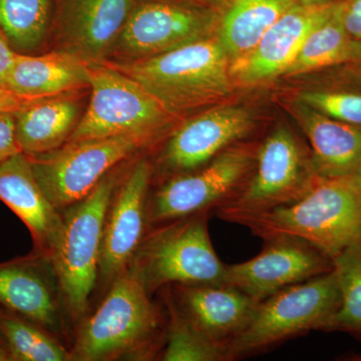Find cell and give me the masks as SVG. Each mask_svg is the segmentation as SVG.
Wrapping results in <instances>:
<instances>
[{
    "label": "cell",
    "instance_id": "cell-31",
    "mask_svg": "<svg viewBox=\"0 0 361 361\" xmlns=\"http://www.w3.org/2000/svg\"><path fill=\"white\" fill-rule=\"evenodd\" d=\"M341 14L349 37L361 42V0H341Z\"/></svg>",
    "mask_w": 361,
    "mask_h": 361
},
{
    "label": "cell",
    "instance_id": "cell-15",
    "mask_svg": "<svg viewBox=\"0 0 361 361\" xmlns=\"http://www.w3.org/2000/svg\"><path fill=\"white\" fill-rule=\"evenodd\" d=\"M254 123L244 106H217L183 123L171 135L161 160L173 173L197 170L245 137Z\"/></svg>",
    "mask_w": 361,
    "mask_h": 361
},
{
    "label": "cell",
    "instance_id": "cell-13",
    "mask_svg": "<svg viewBox=\"0 0 361 361\" xmlns=\"http://www.w3.org/2000/svg\"><path fill=\"white\" fill-rule=\"evenodd\" d=\"M216 25V14L209 9L149 2L130 13L116 42L130 61H137L208 39Z\"/></svg>",
    "mask_w": 361,
    "mask_h": 361
},
{
    "label": "cell",
    "instance_id": "cell-38",
    "mask_svg": "<svg viewBox=\"0 0 361 361\" xmlns=\"http://www.w3.org/2000/svg\"><path fill=\"white\" fill-rule=\"evenodd\" d=\"M205 1H215V0H205Z\"/></svg>",
    "mask_w": 361,
    "mask_h": 361
},
{
    "label": "cell",
    "instance_id": "cell-5",
    "mask_svg": "<svg viewBox=\"0 0 361 361\" xmlns=\"http://www.w3.org/2000/svg\"><path fill=\"white\" fill-rule=\"evenodd\" d=\"M341 303L334 269L276 292L258 303L248 326L230 343V360L264 353L312 330L323 331Z\"/></svg>",
    "mask_w": 361,
    "mask_h": 361
},
{
    "label": "cell",
    "instance_id": "cell-16",
    "mask_svg": "<svg viewBox=\"0 0 361 361\" xmlns=\"http://www.w3.org/2000/svg\"><path fill=\"white\" fill-rule=\"evenodd\" d=\"M175 303L202 334L229 348L250 323L258 302L228 284L176 285Z\"/></svg>",
    "mask_w": 361,
    "mask_h": 361
},
{
    "label": "cell",
    "instance_id": "cell-6",
    "mask_svg": "<svg viewBox=\"0 0 361 361\" xmlns=\"http://www.w3.org/2000/svg\"><path fill=\"white\" fill-rule=\"evenodd\" d=\"M158 310L141 279L128 267L78 332L71 360H114L146 348L160 329Z\"/></svg>",
    "mask_w": 361,
    "mask_h": 361
},
{
    "label": "cell",
    "instance_id": "cell-34",
    "mask_svg": "<svg viewBox=\"0 0 361 361\" xmlns=\"http://www.w3.org/2000/svg\"><path fill=\"white\" fill-rule=\"evenodd\" d=\"M8 360H11V356H9L8 350H7L4 342L0 341V361Z\"/></svg>",
    "mask_w": 361,
    "mask_h": 361
},
{
    "label": "cell",
    "instance_id": "cell-26",
    "mask_svg": "<svg viewBox=\"0 0 361 361\" xmlns=\"http://www.w3.org/2000/svg\"><path fill=\"white\" fill-rule=\"evenodd\" d=\"M341 303L324 332H343L361 343V240L334 259Z\"/></svg>",
    "mask_w": 361,
    "mask_h": 361
},
{
    "label": "cell",
    "instance_id": "cell-2",
    "mask_svg": "<svg viewBox=\"0 0 361 361\" xmlns=\"http://www.w3.org/2000/svg\"><path fill=\"white\" fill-rule=\"evenodd\" d=\"M231 61L217 37L174 51L115 65L145 87L171 114L220 103L233 90Z\"/></svg>",
    "mask_w": 361,
    "mask_h": 361
},
{
    "label": "cell",
    "instance_id": "cell-21",
    "mask_svg": "<svg viewBox=\"0 0 361 361\" xmlns=\"http://www.w3.org/2000/svg\"><path fill=\"white\" fill-rule=\"evenodd\" d=\"M0 308L44 329L61 323L54 289L35 258L0 263Z\"/></svg>",
    "mask_w": 361,
    "mask_h": 361
},
{
    "label": "cell",
    "instance_id": "cell-22",
    "mask_svg": "<svg viewBox=\"0 0 361 361\" xmlns=\"http://www.w3.org/2000/svg\"><path fill=\"white\" fill-rule=\"evenodd\" d=\"M14 116L21 151L26 155H39L68 142L78 123V106L63 94L37 99Z\"/></svg>",
    "mask_w": 361,
    "mask_h": 361
},
{
    "label": "cell",
    "instance_id": "cell-28",
    "mask_svg": "<svg viewBox=\"0 0 361 361\" xmlns=\"http://www.w3.org/2000/svg\"><path fill=\"white\" fill-rule=\"evenodd\" d=\"M51 0H0V30L20 49H32L44 39Z\"/></svg>",
    "mask_w": 361,
    "mask_h": 361
},
{
    "label": "cell",
    "instance_id": "cell-1",
    "mask_svg": "<svg viewBox=\"0 0 361 361\" xmlns=\"http://www.w3.org/2000/svg\"><path fill=\"white\" fill-rule=\"evenodd\" d=\"M236 224L263 240L277 236L304 240L334 260L361 240V176L322 177L298 200L246 216Z\"/></svg>",
    "mask_w": 361,
    "mask_h": 361
},
{
    "label": "cell",
    "instance_id": "cell-32",
    "mask_svg": "<svg viewBox=\"0 0 361 361\" xmlns=\"http://www.w3.org/2000/svg\"><path fill=\"white\" fill-rule=\"evenodd\" d=\"M37 99L18 96L6 85H0V114H16Z\"/></svg>",
    "mask_w": 361,
    "mask_h": 361
},
{
    "label": "cell",
    "instance_id": "cell-35",
    "mask_svg": "<svg viewBox=\"0 0 361 361\" xmlns=\"http://www.w3.org/2000/svg\"><path fill=\"white\" fill-rule=\"evenodd\" d=\"M348 66H353V68H355L356 71H357V73H360V75H361V61H357V63H349Z\"/></svg>",
    "mask_w": 361,
    "mask_h": 361
},
{
    "label": "cell",
    "instance_id": "cell-30",
    "mask_svg": "<svg viewBox=\"0 0 361 361\" xmlns=\"http://www.w3.org/2000/svg\"><path fill=\"white\" fill-rule=\"evenodd\" d=\"M21 152L16 139V116L0 114V163Z\"/></svg>",
    "mask_w": 361,
    "mask_h": 361
},
{
    "label": "cell",
    "instance_id": "cell-18",
    "mask_svg": "<svg viewBox=\"0 0 361 361\" xmlns=\"http://www.w3.org/2000/svg\"><path fill=\"white\" fill-rule=\"evenodd\" d=\"M133 0H71L63 37L80 58L97 59L116 44L132 13Z\"/></svg>",
    "mask_w": 361,
    "mask_h": 361
},
{
    "label": "cell",
    "instance_id": "cell-9",
    "mask_svg": "<svg viewBox=\"0 0 361 361\" xmlns=\"http://www.w3.org/2000/svg\"><path fill=\"white\" fill-rule=\"evenodd\" d=\"M137 135L66 142L54 151L27 155L42 191L58 210L84 199L104 176L152 142Z\"/></svg>",
    "mask_w": 361,
    "mask_h": 361
},
{
    "label": "cell",
    "instance_id": "cell-24",
    "mask_svg": "<svg viewBox=\"0 0 361 361\" xmlns=\"http://www.w3.org/2000/svg\"><path fill=\"white\" fill-rule=\"evenodd\" d=\"M341 4L339 0L329 20L308 37L293 63L285 71V77H296L361 61V42L349 37L344 30Z\"/></svg>",
    "mask_w": 361,
    "mask_h": 361
},
{
    "label": "cell",
    "instance_id": "cell-17",
    "mask_svg": "<svg viewBox=\"0 0 361 361\" xmlns=\"http://www.w3.org/2000/svg\"><path fill=\"white\" fill-rule=\"evenodd\" d=\"M0 200L25 223L39 253L49 255L63 218L42 191L23 152L0 163Z\"/></svg>",
    "mask_w": 361,
    "mask_h": 361
},
{
    "label": "cell",
    "instance_id": "cell-20",
    "mask_svg": "<svg viewBox=\"0 0 361 361\" xmlns=\"http://www.w3.org/2000/svg\"><path fill=\"white\" fill-rule=\"evenodd\" d=\"M295 118L310 145L316 171L322 177L353 174L361 160V127L334 120L300 103Z\"/></svg>",
    "mask_w": 361,
    "mask_h": 361
},
{
    "label": "cell",
    "instance_id": "cell-7",
    "mask_svg": "<svg viewBox=\"0 0 361 361\" xmlns=\"http://www.w3.org/2000/svg\"><path fill=\"white\" fill-rule=\"evenodd\" d=\"M318 174L295 135L285 127L273 130L259 146L250 177L233 198L214 213L227 222L266 212L298 200L314 186Z\"/></svg>",
    "mask_w": 361,
    "mask_h": 361
},
{
    "label": "cell",
    "instance_id": "cell-3",
    "mask_svg": "<svg viewBox=\"0 0 361 361\" xmlns=\"http://www.w3.org/2000/svg\"><path fill=\"white\" fill-rule=\"evenodd\" d=\"M118 187L108 173L82 200L65 209L56 243L47 256L71 312L82 316L99 276L106 214Z\"/></svg>",
    "mask_w": 361,
    "mask_h": 361
},
{
    "label": "cell",
    "instance_id": "cell-25",
    "mask_svg": "<svg viewBox=\"0 0 361 361\" xmlns=\"http://www.w3.org/2000/svg\"><path fill=\"white\" fill-rule=\"evenodd\" d=\"M0 338L11 360L66 361L70 353L47 334L44 327L0 308Z\"/></svg>",
    "mask_w": 361,
    "mask_h": 361
},
{
    "label": "cell",
    "instance_id": "cell-36",
    "mask_svg": "<svg viewBox=\"0 0 361 361\" xmlns=\"http://www.w3.org/2000/svg\"><path fill=\"white\" fill-rule=\"evenodd\" d=\"M355 173H356V174L361 176V160L360 161V164H358L357 169H356V171Z\"/></svg>",
    "mask_w": 361,
    "mask_h": 361
},
{
    "label": "cell",
    "instance_id": "cell-4",
    "mask_svg": "<svg viewBox=\"0 0 361 361\" xmlns=\"http://www.w3.org/2000/svg\"><path fill=\"white\" fill-rule=\"evenodd\" d=\"M209 213L161 223L144 237L129 266L151 295L167 285L225 283L227 265L214 250Z\"/></svg>",
    "mask_w": 361,
    "mask_h": 361
},
{
    "label": "cell",
    "instance_id": "cell-33",
    "mask_svg": "<svg viewBox=\"0 0 361 361\" xmlns=\"http://www.w3.org/2000/svg\"><path fill=\"white\" fill-rule=\"evenodd\" d=\"M18 52L13 51L8 39L0 30V85L7 87L9 73L13 70Z\"/></svg>",
    "mask_w": 361,
    "mask_h": 361
},
{
    "label": "cell",
    "instance_id": "cell-39",
    "mask_svg": "<svg viewBox=\"0 0 361 361\" xmlns=\"http://www.w3.org/2000/svg\"><path fill=\"white\" fill-rule=\"evenodd\" d=\"M0 341H1V338H0ZM2 342H4V341H2Z\"/></svg>",
    "mask_w": 361,
    "mask_h": 361
},
{
    "label": "cell",
    "instance_id": "cell-8",
    "mask_svg": "<svg viewBox=\"0 0 361 361\" xmlns=\"http://www.w3.org/2000/svg\"><path fill=\"white\" fill-rule=\"evenodd\" d=\"M92 97L68 142L137 135L154 141L173 114L148 90L111 66L90 63Z\"/></svg>",
    "mask_w": 361,
    "mask_h": 361
},
{
    "label": "cell",
    "instance_id": "cell-11",
    "mask_svg": "<svg viewBox=\"0 0 361 361\" xmlns=\"http://www.w3.org/2000/svg\"><path fill=\"white\" fill-rule=\"evenodd\" d=\"M334 269V260L299 238L264 240V248L245 262L227 265L225 283L261 302L276 292Z\"/></svg>",
    "mask_w": 361,
    "mask_h": 361
},
{
    "label": "cell",
    "instance_id": "cell-10",
    "mask_svg": "<svg viewBox=\"0 0 361 361\" xmlns=\"http://www.w3.org/2000/svg\"><path fill=\"white\" fill-rule=\"evenodd\" d=\"M257 149L234 145L192 172L164 183L148 202V222H169L211 212L233 198L253 171Z\"/></svg>",
    "mask_w": 361,
    "mask_h": 361
},
{
    "label": "cell",
    "instance_id": "cell-37",
    "mask_svg": "<svg viewBox=\"0 0 361 361\" xmlns=\"http://www.w3.org/2000/svg\"><path fill=\"white\" fill-rule=\"evenodd\" d=\"M298 1H312V0H298Z\"/></svg>",
    "mask_w": 361,
    "mask_h": 361
},
{
    "label": "cell",
    "instance_id": "cell-27",
    "mask_svg": "<svg viewBox=\"0 0 361 361\" xmlns=\"http://www.w3.org/2000/svg\"><path fill=\"white\" fill-rule=\"evenodd\" d=\"M170 320L166 334L164 361H228L229 348L202 334L178 307L174 299L168 300Z\"/></svg>",
    "mask_w": 361,
    "mask_h": 361
},
{
    "label": "cell",
    "instance_id": "cell-23",
    "mask_svg": "<svg viewBox=\"0 0 361 361\" xmlns=\"http://www.w3.org/2000/svg\"><path fill=\"white\" fill-rule=\"evenodd\" d=\"M298 0H231L218 21L217 39L230 61L250 52Z\"/></svg>",
    "mask_w": 361,
    "mask_h": 361
},
{
    "label": "cell",
    "instance_id": "cell-29",
    "mask_svg": "<svg viewBox=\"0 0 361 361\" xmlns=\"http://www.w3.org/2000/svg\"><path fill=\"white\" fill-rule=\"evenodd\" d=\"M299 101L334 120L361 127V90H308L301 94Z\"/></svg>",
    "mask_w": 361,
    "mask_h": 361
},
{
    "label": "cell",
    "instance_id": "cell-14",
    "mask_svg": "<svg viewBox=\"0 0 361 361\" xmlns=\"http://www.w3.org/2000/svg\"><path fill=\"white\" fill-rule=\"evenodd\" d=\"M152 173L148 161H137L111 199L99 261V276L106 281L113 282L129 267L144 239Z\"/></svg>",
    "mask_w": 361,
    "mask_h": 361
},
{
    "label": "cell",
    "instance_id": "cell-19",
    "mask_svg": "<svg viewBox=\"0 0 361 361\" xmlns=\"http://www.w3.org/2000/svg\"><path fill=\"white\" fill-rule=\"evenodd\" d=\"M6 85L30 99L63 96L90 85V63L73 52L37 56L18 54Z\"/></svg>",
    "mask_w": 361,
    "mask_h": 361
},
{
    "label": "cell",
    "instance_id": "cell-12",
    "mask_svg": "<svg viewBox=\"0 0 361 361\" xmlns=\"http://www.w3.org/2000/svg\"><path fill=\"white\" fill-rule=\"evenodd\" d=\"M339 0L298 1L265 32L245 56L230 63L233 82L258 85L283 75L308 37L334 13Z\"/></svg>",
    "mask_w": 361,
    "mask_h": 361
}]
</instances>
